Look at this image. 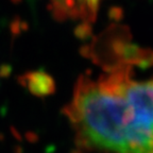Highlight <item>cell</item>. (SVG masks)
Instances as JSON below:
<instances>
[{
    "mask_svg": "<svg viewBox=\"0 0 153 153\" xmlns=\"http://www.w3.org/2000/svg\"><path fill=\"white\" fill-rule=\"evenodd\" d=\"M67 113L87 146L111 153H153V79L81 78Z\"/></svg>",
    "mask_w": 153,
    "mask_h": 153,
    "instance_id": "1",
    "label": "cell"
},
{
    "mask_svg": "<svg viewBox=\"0 0 153 153\" xmlns=\"http://www.w3.org/2000/svg\"><path fill=\"white\" fill-rule=\"evenodd\" d=\"M82 1L85 2V4L87 5L91 10H94V9L97 7V5H98V3H99L100 0H82Z\"/></svg>",
    "mask_w": 153,
    "mask_h": 153,
    "instance_id": "2",
    "label": "cell"
}]
</instances>
